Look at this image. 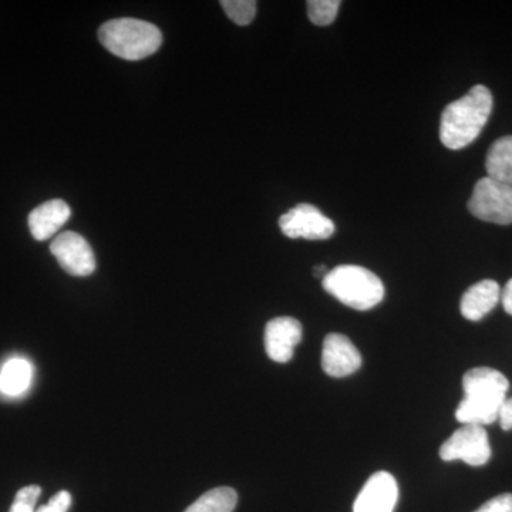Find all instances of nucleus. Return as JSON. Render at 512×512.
Here are the masks:
<instances>
[{
  "mask_svg": "<svg viewBox=\"0 0 512 512\" xmlns=\"http://www.w3.org/2000/svg\"><path fill=\"white\" fill-rule=\"evenodd\" d=\"M72 211L63 200L43 202L29 215V228L36 241H46L69 221Z\"/></svg>",
  "mask_w": 512,
  "mask_h": 512,
  "instance_id": "obj_12",
  "label": "nucleus"
},
{
  "mask_svg": "<svg viewBox=\"0 0 512 512\" xmlns=\"http://www.w3.org/2000/svg\"><path fill=\"white\" fill-rule=\"evenodd\" d=\"M322 285L329 295L356 311H370L384 298L383 282L363 266H336L323 278Z\"/></svg>",
  "mask_w": 512,
  "mask_h": 512,
  "instance_id": "obj_4",
  "label": "nucleus"
},
{
  "mask_svg": "<svg viewBox=\"0 0 512 512\" xmlns=\"http://www.w3.org/2000/svg\"><path fill=\"white\" fill-rule=\"evenodd\" d=\"M265 350L269 359L286 363L292 359L296 346L302 340V325L291 316L269 320L265 328Z\"/></svg>",
  "mask_w": 512,
  "mask_h": 512,
  "instance_id": "obj_11",
  "label": "nucleus"
},
{
  "mask_svg": "<svg viewBox=\"0 0 512 512\" xmlns=\"http://www.w3.org/2000/svg\"><path fill=\"white\" fill-rule=\"evenodd\" d=\"M474 512H512V494H501Z\"/></svg>",
  "mask_w": 512,
  "mask_h": 512,
  "instance_id": "obj_21",
  "label": "nucleus"
},
{
  "mask_svg": "<svg viewBox=\"0 0 512 512\" xmlns=\"http://www.w3.org/2000/svg\"><path fill=\"white\" fill-rule=\"evenodd\" d=\"M501 301V288L493 279H484L468 288L461 298L460 311L464 318L478 322Z\"/></svg>",
  "mask_w": 512,
  "mask_h": 512,
  "instance_id": "obj_13",
  "label": "nucleus"
},
{
  "mask_svg": "<svg viewBox=\"0 0 512 512\" xmlns=\"http://www.w3.org/2000/svg\"><path fill=\"white\" fill-rule=\"evenodd\" d=\"M99 40L111 55L128 62H138L158 52L163 43V33L146 20L120 18L101 25Z\"/></svg>",
  "mask_w": 512,
  "mask_h": 512,
  "instance_id": "obj_3",
  "label": "nucleus"
},
{
  "mask_svg": "<svg viewBox=\"0 0 512 512\" xmlns=\"http://www.w3.org/2000/svg\"><path fill=\"white\" fill-rule=\"evenodd\" d=\"M238 504V494L234 488L218 487L201 495L184 512H232Z\"/></svg>",
  "mask_w": 512,
  "mask_h": 512,
  "instance_id": "obj_16",
  "label": "nucleus"
},
{
  "mask_svg": "<svg viewBox=\"0 0 512 512\" xmlns=\"http://www.w3.org/2000/svg\"><path fill=\"white\" fill-rule=\"evenodd\" d=\"M399 500V485L387 471L373 474L357 495L353 512H393Z\"/></svg>",
  "mask_w": 512,
  "mask_h": 512,
  "instance_id": "obj_10",
  "label": "nucleus"
},
{
  "mask_svg": "<svg viewBox=\"0 0 512 512\" xmlns=\"http://www.w3.org/2000/svg\"><path fill=\"white\" fill-rule=\"evenodd\" d=\"M488 177L512 185V136L498 138L490 147L485 160Z\"/></svg>",
  "mask_w": 512,
  "mask_h": 512,
  "instance_id": "obj_15",
  "label": "nucleus"
},
{
  "mask_svg": "<svg viewBox=\"0 0 512 512\" xmlns=\"http://www.w3.org/2000/svg\"><path fill=\"white\" fill-rule=\"evenodd\" d=\"M279 227L288 238L328 239L335 232V224L312 204H299L279 218Z\"/></svg>",
  "mask_w": 512,
  "mask_h": 512,
  "instance_id": "obj_8",
  "label": "nucleus"
},
{
  "mask_svg": "<svg viewBox=\"0 0 512 512\" xmlns=\"http://www.w3.org/2000/svg\"><path fill=\"white\" fill-rule=\"evenodd\" d=\"M468 211L481 221L512 224V185L481 178L468 200Z\"/></svg>",
  "mask_w": 512,
  "mask_h": 512,
  "instance_id": "obj_5",
  "label": "nucleus"
},
{
  "mask_svg": "<svg viewBox=\"0 0 512 512\" xmlns=\"http://www.w3.org/2000/svg\"><path fill=\"white\" fill-rule=\"evenodd\" d=\"M306 5L309 20L316 26H329L335 22L340 8L339 0H309Z\"/></svg>",
  "mask_w": 512,
  "mask_h": 512,
  "instance_id": "obj_17",
  "label": "nucleus"
},
{
  "mask_svg": "<svg viewBox=\"0 0 512 512\" xmlns=\"http://www.w3.org/2000/svg\"><path fill=\"white\" fill-rule=\"evenodd\" d=\"M42 494V488L39 485H28L16 494L15 501L9 512H36L35 505Z\"/></svg>",
  "mask_w": 512,
  "mask_h": 512,
  "instance_id": "obj_19",
  "label": "nucleus"
},
{
  "mask_svg": "<svg viewBox=\"0 0 512 512\" xmlns=\"http://www.w3.org/2000/svg\"><path fill=\"white\" fill-rule=\"evenodd\" d=\"M362 355L348 336L330 333L323 342L322 369L330 377L353 375L362 366Z\"/></svg>",
  "mask_w": 512,
  "mask_h": 512,
  "instance_id": "obj_9",
  "label": "nucleus"
},
{
  "mask_svg": "<svg viewBox=\"0 0 512 512\" xmlns=\"http://www.w3.org/2000/svg\"><path fill=\"white\" fill-rule=\"evenodd\" d=\"M491 454L487 431L483 426L473 424H464L440 447L441 460L448 463L461 460L471 467L484 466L490 461Z\"/></svg>",
  "mask_w": 512,
  "mask_h": 512,
  "instance_id": "obj_6",
  "label": "nucleus"
},
{
  "mask_svg": "<svg viewBox=\"0 0 512 512\" xmlns=\"http://www.w3.org/2000/svg\"><path fill=\"white\" fill-rule=\"evenodd\" d=\"M32 363L25 357H12L0 369V393L8 397L22 396L32 386Z\"/></svg>",
  "mask_w": 512,
  "mask_h": 512,
  "instance_id": "obj_14",
  "label": "nucleus"
},
{
  "mask_svg": "<svg viewBox=\"0 0 512 512\" xmlns=\"http://www.w3.org/2000/svg\"><path fill=\"white\" fill-rule=\"evenodd\" d=\"M463 389L464 399L456 410L458 423L484 427L500 417L510 382L498 370L476 367L464 375Z\"/></svg>",
  "mask_w": 512,
  "mask_h": 512,
  "instance_id": "obj_1",
  "label": "nucleus"
},
{
  "mask_svg": "<svg viewBox=\"0 0 512 512\" xmlns=\"http://www.w3.org/2000/svg\"><path fill=\"white\" fill-rule=\"evenodd\" d=\"M498 421H500L501 429L505 431L512 430V397H510V399L505 400L503 407H501L500 417H498Z\"/></svg>",
  "mask_w": 512,
  "mask_h": 512,
  "instance_id": "obj_22",
  "label": "nucleus"
},
{
  "mask_svg": "<svg viewBox=\"0 0 512 512\" xmlns=\"http://www.w3.org/2000/svg\"><path fill=\"white\" fill-rule=\"evenodd\" d=\"M220 5L228 18L238 26H248L256 15L255 0H222Z\"/></svg>",
  "mask_w": 512,
  "mask_h": 512,
  "instance_id": "obj_18",
  "label": "nucleus"
},
{
  "mask_svg": "<svg viewBox=\"0 0 512 512\" xmlns=\"http://www.w3.org/2000/svg\"><path fill=\"white\" fill-rule=\"evenodd\" d=\"M501 302H503L504 311L512 316V279L507 282V285L501 291Z\"/></svg>",
  "mask_w": 512,
  "mask_h": 512,
  "instance_id": "obj_23",
  "label": "nucleus"
},
{
  "mask_svg": "<svg viewBox=\"0 0 512 512\" xmlns=\"http://www.w3.org/2000/svg\"><path fill=\"white\" fill-rule=\"evenodd\" d=\"M493 111V94L483 84L453 103L441 114L440 140L450 150L470 146L478 136Z\"/></svg>",
  "mask_w": 512,
  "mask_h": 512,
  "instance_id": "obj_2",
  "label": "nucleus"
},
{
  "mask_svg": "<svg viewBox=\"0 0 512 512\" xmlns=\"http://www.w3.org/2000/svg\"><path fill=\"white\" fill-rule=\"evenodd\" d=\"M50 252L62 266L63 271L72 276H90L96 271V258L86 241L80 234L73 231L63 232L53 239Z\"/></svg>",
  "mask_w": 512,
  "mask_h": 512,
  "instance_id": "obj_7",
  "label": "nucleus"
},
{
  "mask_svg": "<svg viewBox=\"0 0 512 512\" xmlns=\"http://www.w3.org/2000/svg\"><path fill=\"white\" fill-rule=\"evenodd\" d=\"M72 505V495L69 491H59L50 498L49 503L40 507L36 512H67Z\"/></svg>",
  "mask_w": 512,
  "mask_h": 512,
  "instance_id": "obj_20",
  "label": "nucleus"
}]
</instances>
